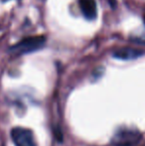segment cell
<instances>
[{
  "instance_id": "cell-4",
  "label": "cell",
  "mask_w": 145,
  "mask_h": 146,
  "mask_svg": "<svg viewBox=\"0 0 145 146\" xmlns=\"http://www.w3.org/2000/svg\"><path fill=\"white\" fill-rule=\"evenodd\" d=\"M81 13L87 20L95 19L97 15V7L95 0H79Z\"/></svg>"
},
{
  "instance_id": "cell-6",
  "label": "cell",
  "mask_w": 145,
  "mask_h": 146,
  "mask_svg": "<svg viewBox=\"0 0 145 146\" xmlns=\"http://www.w3.org/2000/svg\"><path fill=\"white\" fill-rule=\"evenodd\" d=\"M109 5L111 6V8H115L116 6V0H109Z\"/></svg>"
},
{
  "instance_id": "cell-2",
  "label": "cell",
  "mask_w": 145,
  "mask_h": 146,
  "mask_svg": "<svg viewBox=\"0 0 145 146\" xmlns=\"http://www.w3.org/2000/svg\"><path fill=\"white\" fill-rule=\"evenodd\" d=\"M46 42V38L44 36H33L28 37L23 40H21L19 43L15 44L10 48V51L18 54H25L30 53L33 51L39 50Z\"/></svg>"
},
{
  "instance_id": "cell-1",
  "label": "cell",
  "mask_w": 145,
  "mask_h": 146,
  "mask_svg": "<svg viewBox=\"0 0 145 146\" xmlns=\"http://www.w3.org/2000/svg\"><path fill=\"white\" fill-rule=\"evenodd\" d=\"M141 138L139 131L131 128H121L112 137V144L114 146H133Z\"/></svg>"
},
{
  "instance_id": "cell-3",
  "label": "cell",
  "mask_w": 145,
  "mask_h": 146,
  "mask_svg": "<svg viewBox=\"0 0 145 146\" xmlns=\"http://www.w3.org/2000/svg\"><path fill=\"white\" fill-rule=\"evenodd\" d=\"M11 137L16 146H36L31 130L23 127H15L11 131Z\"/></svg>"
},
{
  "instance_id": "cell-5",
  "label": "cell",
  "mask_w": 145,
  "mask_h": 146,
  "mask_svg": "<svg viewBox=\"0 0 145 146\" xmlns=\"http://www.w3.org/2000/svg\"><path fill=\"white\" fill-rule=\"evenodd\" d=\"M142 55L141 51H138L136 49L131 48H123L116 50L113 53V57L119 60H133L138 58L139 56Z\"/></svg>"
}]
</instances>
